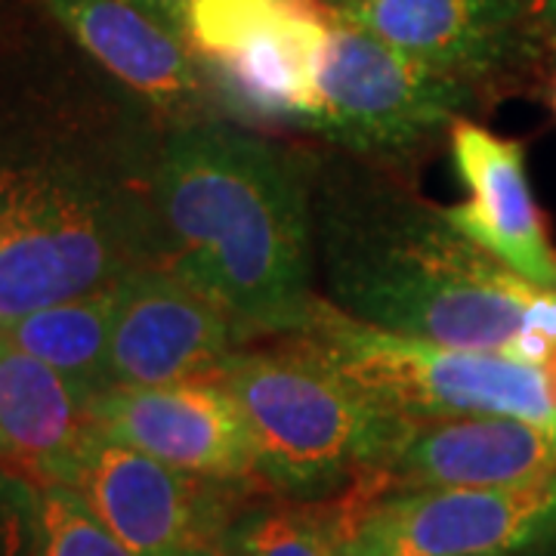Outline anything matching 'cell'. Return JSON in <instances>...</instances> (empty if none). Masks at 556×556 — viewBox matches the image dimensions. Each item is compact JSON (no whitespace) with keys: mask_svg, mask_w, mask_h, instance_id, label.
<instances>
[{"mask_svg":"<svg viewBox=\"0 0 556 556\" xmlns=\"http://www.w3.org/2000/svg\"><path fill=\"white\" fill-rule=\"evenodd\" d=\"M313 248L325 300L365 325L535 365L554 346L556 294L368 164L316 161Z\"/></svg>","mask_w":556,"mask_h":556,"instance_id":"obj_1","label":"cell"},{"mask_svg":"<svg viewBox=\"0 0 556 556\" xmlns=\"http://www.w3.org/2000/svg\"><path fill=\"white\" fill-rule=\"evenodd\" d=\"M316 161L223 121L179 124L152 174L164 263L229 313L241 338L309 321Z\"/></svg>","mask_w":556,"mask_h":556,"instance_id":"obj_2","label":"cell"},{"mask_svg":"<svg viewBox=\"0 0 556 556\" xmlns=\"http://www.w3.org/2000/svg\"><path fill=\"white\" fill-rule=\"evenodd\" d=\"M219 380L239 402L260 482L276 497L331 501L353 489L375 497L412 424L375 408L294 338L239 350Z\"/></svg>","mask_w":556,"mask_h":556,"instance_id":"obj_3","label":"cell"},{"mask_svg":"<svg viewBox=\"0 0 556 556\" xmlns=\"http://www.w3.org/2000/svg\"><path fill=\"white\" fill-rule=\"evenodd\" d=\"M155 232L100 174L72 161H16L0 207V325L152 266Z\"/></svg>","mask_w":556,"mask_h":556,"instance_id":"obj_4","label":"cell"},{"mask_svg":"<svg viewBox=\"0 0 556 556\" xmlns=\"http://www.w3.org/2000/svg\"><path fill=\"white\" fill-rule=\"evenodd\" d=\"M294 340L358 396L402 420L497 415L556 430L535 362L393 334L340 313L325 298L316 300Z\"/></svg>","mask_w":556,"mask_h":556,"instance_id":"obj_5","label":"cell"},{"mask_svg":"<svg viewBox=\"0 0 556 556\" xmlns=\"http://www.w3.org/2000/svg\"><path fill=\"white\" fill-rule=\"evenodd\" d=\"M318 97L321 137L358 155H399L452 130L473 84L331 16Z\"/></svg>","mask_w":556,"mask_h":556,"instance_id":"obj_6","label":"cell"},{"mask_svg":"<svg viewBox=\"0 0 556 556\" xmlns=\"http://www.w3.org/2000/svg\"><path fill=\"white\" fill-rule=\"evenodd\" d=\"M134 556H211L251 504L254 485L174 470L105 433L87 437L65 479Z\"/></svg>","mask_w":556,"mask_h":556,"instance_id":"obj_7","label":"cell"},{"mask_svg":"<svg viewBox=\"0 0 556 556\" xmlns=\"http://www.w3.org/2000/svg\"><path fill=\"white\" fill-rule=\"evenodd\" d=\"M346 497V547L356 556H501L556 541V477Z\"/></svg>","mask_w":556,"mask_h":556,"instance_id":"obj_8","label":"cell"},{"mask_svg":"<svg viewBox=\"0 0 556 556\" xmlns=\"http://www.w3.org/2000/svg\"><path fill=\"white\" fill-rule=\"evenodd\" d=\"M239 325L199 285L167 263L118 281L109 346V390L219 380L241 350Z\"/></svg>","mask_w":556,"mask_h":556,"instance_id":"obj_9","label":"cell"},{"mask_svg":"<svg viewBox=\"0 0 556 556\" xmlns=\"http://www.w3.org/2000/svg\"><path fill=\"white\" fill-rule=\"evenodd\" d=\"M93 417L105 433L174 470L266 489L248 420L223 380L105 390Z\"/></svg>","mask_w":556,"mask_h":556,"instance_id":"obj_10","label":"cell"},{"mask_svg":"<svg viewBox=\"0 0 556 556\" xmlns=\"http://www.w3.org/2000/svg\"><path fill=\"white\" fill-rule=\"evenodd\" d=\"M556 477V430L519 417L412 420L375 497L420 489H492Z\"/></svg>","mask_w":556,"mask_h":556,"instance_id":"obj_11","label":"cell"},{"mask_svg":"<svg viewBox=\"0 0 556 556\" xmlns=\"http://www.w3.org/2000/svg\"><path fill=\"white\" fill-rule=\"evenodd\" d=\"M448 137L467 189L464 204L445 207L448 223L519 278L556 294V248L529 186L522 142L467 118H457Z\"/></svg>","mask_w":556,"mask_h":556,"instance_id":"obj_12","label":"cell"},{"mask_svg":"<svg viewBox=\"0 0 556 556\" xmlns=\"http://www.w3.org/2000/svg\"><path fill=\"white\" fill-rule=\"evenodd\" d=\"M331 16L473 87L517 62L532 25L526 0H353Z\"/></svg>","mask_w":556,"mask_h":556,"instance_id":"obj_13","label":"cell"},{"mask_svg":"<svg viewBox=\"0 0 556 556\" xmlns=\"http://www.w3.org/2000/svg\"><path fill=\"white\" fill-rule=\"evenodd\" d=\"M62 28L100 62L109 75L130 87L161 112L199 121L207 105V84L199 60L174 28L139 0H43Z\"/></svg>","mask_w":556,"mask_h":556,"instance_id":"obj_14","label":"cell"},{"mask_svg":"<svg viewBox=\"0 0 556 556\" xmlns=\"http://www.w3.org/2000/svg\"><path fill=\"white\" fill-rule=\"evenodd\" d=\"M328 35L331 10L318 0H303L298 10L266 22L226 53L204 60V68L229 109L244 118L316 130L318 68Z\"/></svg>","mask_w":556,"mask_h":556,"instance_id":"obj_15","label":"cell"},{"mask_svg":"<svg viewBox=\"0 0 556 556\" xmlns=\"http://www.w3.org/2000/svg\"><path fill=\"white\" fill-rule=\"evenodd\" d=\"M97 396L84 393L40 358L0 343V439L3 460L38 485H53L75 467L97 430Z\"/></svg>","mask_w":556,"mask_h":556,"instance_id":"obj_16","label":"cell"},{"mask_svg":"<svg viewBox=\"0 0 556 556\" xmlns=\"http://www.w3.org/2000/svg\"><path fill=\"white\" fill-rule=\"evenodd\" d=\"M118 309V285L53 303L0 325V343L40 358L90 396L112 387L109 346Z\"/></svg>","mask_w":556,"mask_h":556,"instance_id":"obj_17","label":"cell"},{"mask_svg":"<svg viewBox=\"0 0 556 556\" xmlns=\"http://www.w3.org/2000/svg\"><path fill=\"white\" fill-rule=\"evenodd\" d=\"M350 497L248 504L226 532L232 556H340L350 538Z\"/></svg>","mask_w":556,"mask_h":556,"instance_id":"obj_18","label":"cell"},{"mask_svg":"<svg viewBox=\"0 0 556 556\" xmlns=\"http://www.w3.org/2000/svg\"><path fill=\"white\" fill-rule=\"evenodd\" d=\"M35 556H134L68 485H40Z\"/></svg>","mask_w":556,"mask_h":556,"instance_id":"obj_19","label":"cell"},{"mask_svg":"<svg viewBox=\"0 0 556 556\" xmlns=\"http://www.w3.org/2000/svg\"><path fill=\"white\" fill-rule=\"evenodd\" d=\"M40 485L0 460V556H35Z\"/></svg>","mask_w":556,"mask_h":556,"instance_id":"obj_20","label":"cell"},{"mask_svg":"<svg viewBox=\"0 0 556 556\" xmlns=\"http://www.w3.org/2000/svg\"><path fill=\"white\" fill-rule=\"evenodd\" d=\"M149 13H155L167 28H174L179 38H182V22H186V13L192 7V0H139Z\"/></svg>","mask_w":556,"mask_h":556,"instance_id":"obj_21","label":"cell"},{"mask_svg":"<svg viewBox=\"0 0 556 556\" xmlns=\"http://www.w3.org/2000/svg\"><path fill=\"white\" fill-rule=\"evenodd\" d=\"M526 10L538 31H544L556 43V0H526Z\"/></svg>","mask_w":556,"mask_h":556,"instance_id":"obj_22","label":"cell"},{"mask_svg":"<svg viewBox=\"0 0 556 556\" xmlns=\"http://www.w3.org/2000/svg\"><path fill=\"white\" fill-rule=\"evenodd\" d=\"M541 371H544V383H547V399H551V412H554V427H556V340L554 346L547 350V356L538 362Z\"/></svg>","mask_w":556,"mask_h":556,"instance_id":"obj_23","label":"cell"},{"mask_svg":"<svg viewBox=\"0 0 556 556\" xmlns=\"http://www.w3.org/2000/svg\"><path fill=\"white\" fill-rule=\"evenodd\" d=\"M501 556H556V541H544V544H535V547H522V551Z\"/></svg>","mask_w":556,"mask_h":556,"instance_id":"obj_24","label":"cell"},{"mask_svg":"<svg viewBox=\"0 0 556 556\" xmlns=\"http://www.w3.org/2000/svg\"><path fill=\"white\" fill-rule=\"evenodd\" d=\"M16 161L0 159V207H3V195H7V182H10V170H13Z\"/></svg>","mask_w":556,"mask_h":556,"instance_id":"obj_25","label":"cell"},{"mask_svg":"<svg viewBox=\"0 0 556 556\" xmlns=\"http://www.w3.org/2000/svg\"><path fill=\"white\" fill-rule=\"evenodd\" d=\"M318 3H325V7H328V10L334 13V10H340V7H346V3H353V0H318Z\"/></svg>","mask_w":556,"mask_h":556,"instance_id":"obj_26","label":"cell"},{"mask_svg":"<svg viewBox=\"0 0 556 556\" xmlns=\"http://www.w3.org/2000/svg\"><path fill=\"white\" fill-rule=\"evenodd\" d=\"M551 109H554V115H556V80H554V87H551Z\"/></svg>","mask_w":556,"mask_h":556,"instance_id":"obj_27","label":"cell"},{"mask_svg":"<svg viewBox=\"0 0 556 556\" xmlns=\"http://www.w3.org/2000/svg\"><path fill=\"white\" fill-rule=\"evenodd\" d=\"M211 556H232V554H229L226 547H219V551H214V554H211Z\"/></svg>","mask_w":556,"mask_h":556,"instance_id":"obj_28","label":"cell"},{"mask_svg":"<svg viewBox=\"0 0 556 556\" xmlns=\"http://www.w3.org/2000/svg\"><path fill=\"white\" fill-rule=\"evenodd\" d=\"M340 556H356V554H353V551H350V547L343 544V551H340Z\"/></svg>","mask_w":556,"mask_h":556,"instance_id":"obj_29","label":"cell"},{"mask_svg":"<svg viewBox=\"0 0 556 556\" xmlns=\"http://www.w3.org/2000/svg\"><path fill=\"white\" fill-rule=\"evenodd\" d=\"M0 460H3V439H0Z\"/></svg>","mask_w":556,"mask_h":556,"instance_id":"obj_30","label":"cell"}]
</instances>
